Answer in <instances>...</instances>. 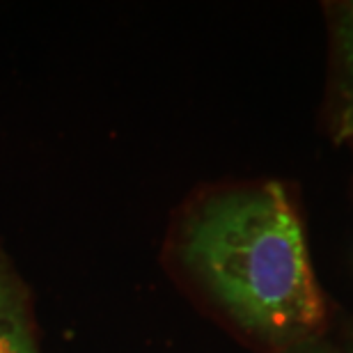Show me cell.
I'll return each mask as SVG.
<instances>
[{
    "instance_id": "cell-1",
    "label": "cell",
    "mask_w": 353,
    "mask_h": 353,
    "mask_svg": "<svg viewBox=\"0 0 353 353\" xmlns=\"http://www.w3.org/2000/svg\"><path fill=\"white\" fill-rule=\"evenodd\" d=\"M179 255L211 299L257 340L287 347L323 326L326 307L303 225L278 181L209 197L183 225Z\"/></svg>"
},
{
    "instance_id": "cell-2",
    "label": "cell",
    "mask_w": 353,
    "mask_h": 353,
    "mask_svg": "<svg viewBox=\"0 0 353 353\" xmlns=\"http://www.w3.org/2000/svg\"><path fill=\"white\" fill-rule=\"evenodd\" d=\"M0 353H39L17 285L0 266Z\"/></svg>"
},
{
    "instance_id": "cell-3",
    "label": "cell",
    "mask_w": 353,
    "mask_h": 353,
    "mask_svg": "<svg viewBox=\"0 0 353 353\" xmlns=\"http://www.w3.org/2000/svg\"><path fill=\"white\" fill-rule=\"evenodd\" d=\"M342 53H344V83H347V126L353 133V26L344 30L342 41Z\"/></svg>"
},
{
    "instance_id": "cell-4",
    "label": "cell",
    "mask_w": 353,
    "mask_h": 353,
    "mask_svg": "<svg viewBox=\"0 0 353 353\" xmlns=\"http://www.w3.org/2000/svg\"><path fill=\"white\" fill-rule=\"evenodd\" d=\"M349 17H351V26H353V5H351V12H349Z\"/></svg>"
}]
</instances>
